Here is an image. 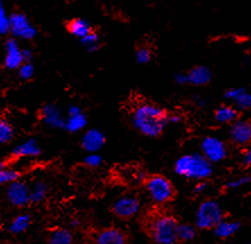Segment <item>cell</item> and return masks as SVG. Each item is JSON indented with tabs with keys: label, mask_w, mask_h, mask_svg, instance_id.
I'll return each instance as SVG.
<instances>
[{
	"label": "cell",
	"mask_w": 251,
	"mask_h": 244,
	"mask_svg": "<svg viewBox=\"0 0 251 244\" xmlns=\"http://www.w3.org/2000/svg\"><path fill=\"white\" fill-rule=\"evenodd\" d=\"M68 31L70 34L80 40L90 34L92 27L90 23L84 18H74L68 23Z\"/></svg>",
	"instance_id": "44dd1931"
},
{
	"label": "cell",
	"mask_w": 251,
	"mask_h": 244,
	"mask_svg": "<svg viewBox=\"0 0 251 244\" xmlns=\"http://www.w3.org/2000/svg\"><path fill=\"white\" fill-rule=\"evenodd\" d=\"M176 83L178 85H186L188 84V79H187V75L186 73H178L175 77Z\"/></svg>",
	"instance_id": "e575fe53"
},
{
	"label": "cell",
	"mask_w": 251,
	"mask_h": 244,
	"mask_svg": "<svg viewBox=\"0 0 251 244\" xmlns=\"http://www.w3.org/2000/svg\"><path fill=\"white\" fill-rule=\"evenodd\" d=\"M251 163V150L247 149L242 155V164L246 166H249Z\"/></svg>",
	"instance_id": "d590c367"
},
{
	"label": "cell",
	"mask_w": 251,
	"mask_h": 244,
	"mask_svg": "<svg viewBox=\"0 0 251 244\" xmlns=\"http://www.w3.org/2000/svg\"><path fill=\"white\" fill-rule=\"evenodd\" d=\"M87 117L82 109L77 105H70L67 111V119L65 122V129L72 134L84 130L87 125Z\"/></svg>",
	"instance_id": "4fadbf2b"
},
{
	"label": "cell",
	"mask_w": 251,
	"mask_h": 244,
	"mask_svg": "<svg viewBox=\"0 0 251 244\" xmlns=\"http://www.w3.org/2000/svg\"><path fill=\"white\" fill-rule=\"evenodd\" d=\"M140 200L134 195H124L117 199L112 205V213L114 215L128 220V218L137 215L140 210Z\"/></svg>",
	"instance_id": "ba28073f"
},
{
	"label": "cell",
	"mask_w": 251,
	"mask_h": 244,
	"mask_svg": "<svg viewBox=\"0 0 251 244\" xmlns=\"http://www.w3.org/2000/svg\"><path fill=\"white\" fill-rule=\"evenodd\" d=\"M20 172L13 169H2L0 170V186L2 184H9L20 179Z\"/></svg>",
	"instance_id": "83f0119b"
},
{
	"label": "cell",
	"mask_w": 251,
	"mask_h": 244,
	"mask_svg": "<svg viewBox=\"0 0 251 244\" xmlns=\"http://www.w3.org/2000/svg\"><path fill=\"white\" fill-rule=\"evenodd\" d=\"M215 121L222 124L233 123L234 121L238 120L239 111L232 105H221L215 111Z\"/></svg>",
	"instance_id": "ffe728a7"
},
{
	"label": "cell",
	"mask_w": 251,
	"mask_h": 244,
	"mask_svg": "<svg viewBox=\"0 0 251 244\" xmlns=\"http://www.w3.org/2000/svg\"><path fill=\"white\" fill-rule=\"evenodd\" d=\"M179 223L171 215L161 214L154 216L149 221L147 232L150 238L156 244H175L176 240V230Z\"/></svg>",
	"instance_id": "3957f363"
},
{
	"label": "cell",
	"mask_w": 251,
	"mask_h": 244,
	"mask_svg": "<svg viewBox=\"0 0 251 244\" xmlns=\"http://www.w3.org/2000/svg\"><path fill=\"white\" fill-rule=\"evenodd\" d=\"M17 70H18V76H20V78L23 80H29L31 78H33V76H34V73H35L34 66H33L31 62H24V64L22 65Z\"/></svg>",
	"instance_id": "4dcf8cb0"
},
{
	"label": "cell",
	"mask_w": 251,
	"mask_h": 244,
	"mask_svg": "<svg viewBox=\"0 0 251 244\" xmlns=\"http://www.w3.org/2000/svg\"><path fill=\"white\" fill-rule=\"evenodd\" d=\"M195 99H196V102H197V104L199 106H201V105L205 104V99H202L201 98H197V96H196Z\"/></svg>",
	"instance_id": "f35d334b"
},
{
	"label": "cell",
	"mask_w": 251,
	"mask_h": 244,
	"mask_svg": "<svg viewBox=\"0 0 251 244\" xmlns=\"http://www.w3.org/2000/svg\"><path fill=\"white\" fill-rule=\"evenodd\" d=\"M41 154V147L35 139H27L17 145L13 150L16 157H36Z\"/></svg>",
	"instance_id": "ac0fdd59"
},
{
	"label": "cell",
	"mask_w": 251,
	"mask_h": 244,
	"mask_svg": "<svg viewBox=\"0 0 251 244\" xmlns=\"http://www.w3.org/2000/svg\"><path fill=\"white\" fill-rule=\"evenodd\" d=\"M201 155L209 163H219L227 156V148L223 140L215 136H206L201 143Z\"/></svg>",
	"instance_id": "52a82bcc"
},
{
	"label": "cell",
	"mask_w": 251,
	"mask_h": 244,
	"mask_svg": "<svg viewBox=\"0 0 251 244\" xmlns=\"http://www.w3.org/2000/svg\"><path fill=\"white\" fill-rule=\"evenodd\" d=\"M80 144L83 149L88 154H97L105 145V135L100 129H88L84 132Z\"/></svg>",
	"instance_id": "30bf717a"
},
{
	"label": "cell",
	"mask_w": 251,
	"mask_h": 244,
	"mask_svg": "<svg viewBox=\"0 0 251 244\" xmlns=\"http://www.w3.org/2000/svg\"><path fill=\"white\" fill-rule=\"evenodd\" d=\"M186 75L188 84L194 85V86H205V85L209 84L213 78L212 72L206 66H197V67H194Z\"/></svg>",
	"instance_id": "e0dca14e"
},
{
	"label": "cell",
	"mask_w": 251,
	"mask_h": 244,
	"mask_svg": "<svg viewBox=\"0 0 251 244\" xmlns=\"http://www.w3.org/2000/svg\"><path fill=\"white\" fill-rule=\"evenodd\" d=\"M9 33H12L14 38L33 40L38 34V29L31 23L26 15L13 13L9 15Z\"/></svg>",
	"instance_id": "8992f818"
},
{
	"label": "cell",
	"mask_w": 251,
	"mask_h": 244,
	"mask_svg": "<svg viewBox=\"0 0 251 244\" xmlns=\"http://www.w3.org/2000/svg\"><path fill=\"white\" fill-rule=\"evenodd\" d=\"M9 33V15L7 14L5 5L0 1V35Z\"/></svg>",
	"instance_id": "f546056e"
},
{
	"label": "cell",
	"mask_w": 251,
	"mask_h": 244,
	"mask_svg": "<svg viewBox=\"0 0 251 244\" xmlns=\"http://www.w3.org/2000/svg\"><path fill=\"white\" fill-rule=\"evenodd\" d=\"M206 188H207V183H206L205 181H201V182L196 184L195 192L196 194H201V192H204L206 190Z\"/></svg>",
	"instance_id": "8d00e7d4"
},
{
	"label": "cell",
	"mask_w": 251,
	"mask_h": 244,
	"mask_svg": "<svg viewBox=\"0 0 251 244\" xmlns=\"http://www.w3.org/2000/svg\"><path fill=\"white\" fill-rule=\"evenodd\" d=\"M196 236V228L190 224H179L176 230V240L182 242H188L194 240Z\"/></svg>",
	"instance_id": "d4e9b609"
},
{
	"label": "cell",
	"mask_w": 251,
	"mask_h": 244,
	"mask_svg": "<svg viewBox=\"0 0 251 244\" xmlns=\"http://www.w3.org/2000/svg\"><path fill=\"white\" fill-rule=\"evenodd\" d=\"M80 44L86 49L88 52H95L100 48V36L97 33L92 31L90 34L80 39Z\"/></svg>",
	"instance_id": "484cf974"
},
{
	"label": "cell",
	"mask_w": 251,
	"mask_h": 244,
	"mask_svg": "<svg viewBox=\"0 0 251 244\" xmlns=\"http://www.w3.org/2000/svg\"><path fill=\"white\" fill-rule=\"evenodd\" d=\"M1 213H2V209H1V206H0V216H1Z\"/></svg>",
	"instance_id": "60d3db41"
},
{
	"label": "cell",
	"mask_w": 251,
	"mask_h": 244,
	"mask_svg": "<svg viewBox=\"0 0 251 244\" xmlns=\"http://www.w3.org/2000/svg\"><path fill=\"white\" fill-rule=\"evenodd\" d=\"M167 121H168V124L169 123H179L180 121H181V117L180 116H176V114H175V116H168V119H167Z\"/></svg>",
	"instance_id": "74e56055"
},
{
	"label": "cell",
	"mask_w": 251,
	"mask_h": 244,
	"mask_svg": "<svg viewBox=\"0 0 251 244\" xmlns=\"http://www.w3.org/2000/svg\"><path fill=\"white\" fill-rule=\"evenodd\" d=\"M224 98L233 103L232 106H234L238 111H246L251 108V95L243 87L228 88L227 91H225Z\"/></svg>",
	"instance_id": "9a60e30c"
},
{
	"label": "cell",
	"mask_w": 251,
	"mask_h": 244,
	"mask_svg": "<svg viewBox=\"0 0 251 244\" xmlns=\"http://www.w3.org/2000/svg\"><path fill=\"white\" fill-rule=\"evenodd\" d=\"M48 244H74V235L67 228H54L48 236Z\"/></svg>",
	"instance_id": "7402d4cb"
},
{
	"label": "cell",
	"mask_w": 251,
	"mask_h": 244,
	"mask_svg": "<svg viewBox=\"0 0 251 244\" xmlns=\"http://www.w3.org/2000/svg\"><path fill=\"white\" fill-rule=\"evenodd\" d=\"M213 164L201 153L186 154L175 163V172L187 179L205 181L213 175Z\"/></svg>",
	"instance_id": "7a4b0ae2"
},
{
	"label": "cell",
	"mask_w": 251,
	"mask_h": 244,
	"mask_svg": "<svg viewBox=\"0 0 251 244\" xmlns=\"http://www.w3.org/2000/svg\"><path fill=\"white\" fill-rule=\"evenodd\" d=\"M7 200L15 207H24L29 203V188L23 181L16 180L8 184Z\"/></svg>",
	"instance_id": "9c48e42d"
},
{
	"label": "cell",
	"mask_w": 251,
	"mask_h": 244,
	"mask_svg": "<svg viewBox=\"0 0 251 244\" xmlns=\"http://www.w3.org/2000/svg\"><path fill=\"white\" fill-rule=\"evenodd\" d=\"M48 186L43 181H38L32 189H29V202L39 203L42 202L47 197Z\"/></svg>",
	"instance_id": "cb8c5ba5"
},
{
	"label": "cell",
	"mask_w": 251,
	"mask_h": 244,
	"mask_svg": "<svg viewBox=\"0 0 251 244\" xmlns=\"http://www.w3.org/2000/svg\"><path fill=\"white\" fill-rule=\"evenodd\" d=\"M31 224V216L27 214H22L16 216L9 225V232L13 234H21L28 228Z\"/></svg>",
	"instance_id": "603a6c76"
},
{
	"label": "cell",
	"mask_w": 251,
	"mask_h": 244,
	"mask_svg": "<svg viewBox=\"0 0 251 244\" xmlns=\"http://www.w3.org/2000/svg\"><path fill=\"white\" fill-rule=\"evenodd\" d=\"M94 244H127V235L119 228H103L95 234Z\"/></svg>",
	"instance_id": "2e32d148"
},
{
	"label": "cell",
	"mask_w": 251,
	"mask_h": 244,
	"mask_svg": "<svg viewBox=\"0 0 251 244\" xmlns=\"http://www.w3.org/2000/svg\"><path fill=\"white\" fill-rule=\"evenodd\" d=\"M41 119L47 125L53 129H65L66 118L61 110L53 103L46 104L41 109Z\"/></svg>",
	"instance_id": "5bb4252c"
},
{
	"label": "cell",
	"mask_w": 251,
	"mask_h": 244,
	"mask_svg": "<svg viewBox=\"0 0 251 244\" xmlns=\"http://www.w3.org/2000/svg\"><path fill=\"white\" fill-rule=\"evenodd\" d=\"M168 112L153 103H139L131 113V123L143 136L155 138L164 131L168 125Z\"/></svg>",
	"instance_id": "6da1fadb"
},
{
	"label": "cell",
	"mask_w": 251,
	"mask_h": 244,
	"mask_svg": "<svg viewBox=\"0 0 251 244\" xmlns=\"http://www.w3.org/2000/svg\"><path fill=\"white\" fill-rule=\"evenodd\" d=\"M22 55H23L24 62H31L33 59V52L29 49H22Z\"/></svg>",
	"instance_id": "836d02e7"
},
{
	"label": "cell",
	"mask_w": 251,
	"mask_h": 244,
	"mask_svg": "<svg viewBox=\"0 0 251 244\" xmlns=\"http://www.w3.org/2000/svg\"><path fill=\"white\" fill-rule=\"evenodd\" d=\"M144 182L147 194L154 202L163 205L175 198L176 189L168 177L156 174L147 176Z\"/></svg>",
	"instance_id": "277c9868"
},
{
	"label": "cell",
	"mask_w": 251,
	"mask_h": 244,
	"mask_svg": "<svg viewBox=\"0 0 251 244\" xmlns=\"http://www.w3.org/2000/svg\"><path fill=\"white\" fill-rule=\"evenodd\" d=\"M5 168H6L5 163H3L1 160H0V170H2V169H5Z\"/></svg>",
	"instance_id": "ab89813d"
},
{
	"label": "cell",
	"mask_w": 251,
	"mask_h": 244,
	"mask_svg": "<svg viewBox=\"0 0 251 244\" xmlns=\"http://www.w3.org/2000/svg\"><path fill=\"white\" fill-rule=\"evenodd\" d=\"M222 206L215 200H206L196 212V226L201 230H213L223 220Z\"/></svg>",
	"instance_id": "5b68a950"
},
{
	"label": "cell",
	"mask_w": 251,
	"mask_h": 244,
	"mask_svg": "<svg viewBox=\"0 0 251 244\" xmlns=\"http://www.w3.org/2000/svg\"><path fill=\"white\" fill-rule=\"evenodd\" d=\"M103 157L101 155L97 154H88L86 157L84 158V164L88 166V168H100V166L103 165Z\"/></svg>",
	"instance_id": "1f68e13d"
},
{
	"label": "cell",
	"mask_w": 251,
	"mask_h": 244,
	"mask_svg": "<svg viewBox=\"0 0 251 244\" xmlns=\"http://www.w3.org/2000/svg\"><path fill=\"white\" fill-rule=\"evenodd\" d=\"M213 230L219 239H228L240 230V223L235 220H222Z\"/></svg>",
	"instance_id": "d6986e66"
},
{
	"label": "cell",
	"mask_w": 251,
	"mask_h": 244,
	"mask_svg": "<svg viewBox=\"0 0 251 244\" xmlns=\"http://www.w3.org/2000/svg\"><path fill=\"white\" fill-rule=\"evenodd\" d=\"M14 138V129L6 120H0V145L8 144Z\"/></svg>",
	"instance_id": "4316f807"
},
{
	"label": "cell",
	"mask_w": 251,
	"mask_h": 244,
	"mask_svg": "<svg viewBox=\"0 0 251 244\" xmlns=\"http://www.w3.org/2000/svg\"><path fill=\"white\" fill-rule=\"evenodd\" d=\"M249 182H250V175L241 176L237 180H233V181H230V182H227L226 188H227V189H231V190L239 189V188L246 186V184H248Z\"/></svg>",
	"instance_id": "d6a6232c"
},
{
	"label": "cell",
	"mask_w": 251,
	"mask_h": 244,
	"mask_svg": "<svg viewBox=\"0 0 251 244\" xmlns=\"http://www.w3.org/2000/svg\"><path fill=\"white\" fill-rule=\"evenodd\" d=\"M152 57H153V53L149 47H139L137 48V50H136L135 52L136 61L140 65L149 64V62L152 60Z\"/></svg>",
	"instance_id": "f1b7e54d"
},
{
	"label": "cell",
	"mask_w": 251,
	"mask_h": 244,
	"mask_svg": "<svg viewBox=\"0 0 251 244\" xmlns=\"http://www.w3.org/2000/svg\"><path fill=\"white\" fill-rule=\"evenodd\" d=\"M5 59L3 64L5 67L9 70H16L24 64L23 55H22V49L16 39H8L5 43Z\"/></svg>",
	"instance_id": "8fae6325"
},
{
	"label": "cell",
	"mask_w": 251,
	"mask_h": 244,
	"mask_svg": "<svg viewBox=\"0 0 251 244\" xmlns=\"http://www.w3.org/2000/svg\"><path fill=\"white\" fill-rule=\"evenodd\" d=\"M230 139L234 145L246 146L251 140V124L248 120H237L231 124Z\"/></svg>",
	"instance_id": "7c38bea8"
},
{
	"label": "cell",
	"mask_w": 251,
	"mask_h": 244,
	"mask_svg": "<svg viewBox=\"0 0 251 244\" xmlns=\"http://www.w3.org/2000/svg\"><path fill=\"white\" fill-rule=\"evenodd\" d=\"M0 244H9V243H6V242H0Z\"/></svg>",
	"instance_id": "b9f144b4"
}]
</instances>
